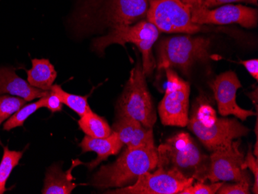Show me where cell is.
Returning a JSON list of instances; mask_svg holds the SVG:
<instances>
[{
	"label": "cell",
	"instance_id": "obj_1",
	"mask_svg": "<svg viewBox=\"0 0 258 194\" xmlns=\"http://www.w3.org/2000/svg\"><path fill=\"white\" fill-rule=\"evenodd\" d=\"M148 0H78L69 24L82 36L132 25L146 17Z\"/></svg>",
	"mask_w": 258,
	"mask_h": 194
},
{
	"label": "cell",
	"instance_id": "obj_2",
	"mask_svg": "<svg viewBox=\"0 0 258 194\" xmlns=\"http://www.w3.org/2000/svg\"><path fill=\"white\" fill-rule=\"evenodd\" d=\"M158 162L155 141L139 147H127L114 163L101 166L93 177L92 185L101 189L124 187L143 173L154 171Z\"/></svg>",
	"mask_w": 258,
	"mask_h": 194
},
{
	"label": "cell",
	"instance_id": "obj_3",
	"mask_svg": "<svg viewBox=\"0 0 258 194\" xmlns=\"http://www.w3.org/2000/svg\"><path fill=\"white\" fill-rule=\"evenodd\" d=\"M157 166L175 169L185 177L204 182L210 172V156L201 151L190 135L181 132L157 148Z\"/></svg>",
	"mask_w": 258,
	"mask_h": 194
},
{
	"label": "cell",
	"instance_id": "obj_4",
	"mask_svg": "<svg viewBox=\"0 0 258 194\" xmlns=\"http://www.w3.org/2000/svg\"><path fill=\"white\" fill-rule=\"evenodd\" d=\"M210 39L190 35L166 37L157 46V69L179 68L188 75L190 68L198 61L210 58Z\"/></svg>",
	"mask_w": 258,
	"mask_h": 194
},
{
	"label": "cell",
	"instance_id": "obj_5",
	"mask_svg": "<svg viewBox=\"0 0 258 194\" xmlns=\"http://www.w3.org/2000/svg\"><path fill=\"white\" fill-rule=\"evenodd\" d=\"M159 31L156 26L149 21L139 22L134 26H121L108 30L106 35L93 40V51L104 53L106 47L111 44L122 45L130 43L136 45L143 55V69L146 76H150L156 67L152 54V47L159 38Z\"/></svg>",
	"mask_w": 258,
	"mask_h": 194
},
{
	"label": "cell",
	"instance_id": "obj_6",
	"mask_svg": "<svg viewBox=\"0 0 258 194\" xmlns=\"http://www.w3.org/2000/svg\"><path fill=\"white\" fill-rule=\"evenodd\" d=\"M118 116L137 120L146 128H152L157 119L152 97L148 89L143 66L138 62L133 70L117 104Z\"/></svg>",
	"mask_w": 258,
	"mask_h": 194
},
{
	"label": "cell",
	"instance_id": "obj_7",
	"mask_svg": "<svg viewBox=\"0 0 258 194\" xmlns=\"http://www.w3.org/2000/svg\"><path fill=\"white\" fill-rule=\"evenodd\" d=\"M187 126L211 152L249 133L248 128L237 119L217 118L214 110L201 115L192 113Z\"/></svg>",
	"mask_w": 258,
	"mask_h": 194
},
{
	"label": "cell",
	"instance_id": "obj_8",
	"mask_svg": "<svg viewBox=\"0 0 258 194\" xmlns=\"http://www.w3.org/2000/svg\"><path fill=\"white\" fill-rule=\"evenodd\" d=\"M147 21L164 33H185L201 31V26L194 24L191 8L181 0H149Z\"/></svg>",
	"mask_w": 258,
	"mask_h": 194
},
{
	"label": "cell",
	"instance_id": "obj_9",
	"mask_svg": "<svg viewBox=\"0 0 258 194\" xmlns=\"http://www.w3.org/2000/svg\"><path fill=\"white\" fill-rule=\"evenodd\" d=\"M167 77L165 95L159 105V114L164 125L185 127L189 121L190 86L172 68L165 70Z\"/></svg>",
	"mask_w": 258,
	"mask_h": 194
},
{
	"label": "cell",
	"instance_id": "obj_10",
	"mask_svg": "<svg viewBox=\"0 0 258 194\" xmlns=\"http://www.w3.org/2000/svg\"><path fill=\"white\" fill-rule=\"evenodd\" d=\"M154 173L146 172L128 186L108 190L111 194H179L194 183V179L185 177L175 169L157 166Z\"/></svg>",
	"mask_w": 258,
	"mask_h": 194
},
{
	"label": "cell",
	"instance_id": "obj_11",
	"mask_svg": "<svg viewBox=\"0 0 258 194\" xmlns=\"http://www.w3.org/2000/svg\"><path fill=\"white\" fill-rule=\"evenodd\" d=\"M240 146V140H237L212 152L207 179L211 182H251L248 171L242 169L244 155Z\"/></svg>",
	"mask_w": 258,
	"mask_h": 194
},
{
	"label": "cell",
	"instance_id": "obj_12",
	"mask_svg": "<svg viewBox=\"0 0 258 194\" xmlns=\"http://www.w3.org/2000/svg\"><path fill=\"white\" fill-rule=\"evenodd\" d=\"M257 10L241 5H227L215 10L202 7L191 10L194 24H238L246 28H253L257 24Z\"/></svg>",
	"mask_w": 258,
	"mask_h": 194
},
{
	"label": "cell",
	"instance_id": "obj_13",
	"mask_svg": "<svg viewBox=\"0 0 258 194\" xmlns=\"http://www.w3.org/2000/svg\"><path fill=\"white\" fill-rule=\"evenodd\" d=\"M210 85L214 91L219 112L222 116L232 115L245 121L248 117L256 115L252 110L243 109L237 105V91L242 85L234 72L220 74Z\"/></svg>",
	"mask_w": 258,
	"mask_h": 194
},
{
	"label": "cell",
	"instance_id": "obj_14",
	"mask_svg": "<svg viewBox=\"0 0 258 194\" xmlns=\"http://www.w3.org/2000/svg\"><path fill=\"white\" fill-rule=\"evenodd\" d=\"M111 130L128 148L139 147L154 141L152 128H146L137 120L128 117L118 116Z\"/></svg>",
	"mask_w": 258,
	"mask_h": 194
},
{
	"label": "cell",
	"instance_id": "obj_15",
	"mask_svg": "<svg viewBox=\"0 0 258 194\" xmlns=\"http://www.w3.org/2000/svg\"><path fill=\"white\" fill-rule=\"evenodd\" d=\"M48 93L49 91L34 88L28 82L20 78L16 74L14 68H0V94H9L31 101Z\"/></svg>",
	"mask_w": 258,
	"mask_h": 194
},
{
	"label": "cell",
	"instance_id": "obj_16",
	"mask_svg": "<svg viewBox=\"0 0 258 194\" xmlns=\"http://www.w3.org/2000/svg\"><path fill=\"white\" fill-rule=\"evenodd\" d=\"M123 146L124 144L122 142L113 132L106 138H93L86 136L80 143L82 153L95 152L98 155L96 159L87 163L86 166L90 170L96 168L101 162L106 160L110 156L118 154Z\"/></svg>",
	"mask_w": 258,
	"mask_h": 194
},
{
	"label": "cell",
	"instance_id": "obj_17",
	"mask_svg": "<svg viewBox=\"0 0 258 194\" xmlns=\"http://www.w3.org/2000/svg\"><path fill=\"white\" fill-rule=\"evenodd\" d=\"M63 172L59 166H50L45 176L43 194H71L77 185L72 182V170Z\"/></svg>",
	"mask_w": 258,
	"mask_h": 194
},
{
	"label": "cell",
	"instance_id": "obj_18",
	"mask_svg": "<svg viewBox=\"0 0 258 194\" xmlns=\"http://www.w3.org/2000/svg\"><path fill=\"white\" fill-rule=\"evenodd\" d=\"M27 73L30 85L43 91H50L57 76L54 67L47 59H33L32 68Z\"/></svg>",
	"mask_w": 258,
	"mask_h": 194
},
{
	"label": "cell",
	"instance_id": "obj_19",
	"mask_svg": "<svg viewBox=\"0 0 258 194\" xmlns=\"http://www.w3.org/2000/svg\"><path fill=\"white\" fill-rule=\"evenodd\" d=\"M78 124L86 136L93 138H106L112 133L108 121L92 111L82 115Z\"/></svg>",
	"mask_w": 258,
	"mask_h": 194
},
{
	"label": "cell",
	"instance_id": "obj_20",
	"mask_svg": "<svg viewBox=\"0 0 258 194\" xmlns=\"http://www.w3.org/2000/svg\"><path fill=\"white\" fill-rule=\"evenodd\" d=\"M50 90L60 98L62 104H64L68 108L73 110L80 117L91 111V108L88 105V96H81L68 93L58 85H52Z\"/></svg>",
	"mask_w": 258,
	"mask_h": 194
},
{
	"label": "cell",
	"instance_id": "obj_21",
	"mask_svg": "<svg viewBox=\"0 0 258 194\" xmlns=\"http://www.w3.org/2000/svg\"><path fill=\"white\" fill-rule=\"evenodd\" d=\"M23 151L10 150L9 148H4V156L0 162V194L7 190L6 183L14 168L19 164L23 157Z\"/></svg>",
	"mask_w": 258,
	"mask_h": 194
},
{
	"label": "cell",
	"instance_id": "obj_22",
	"mask_svg": "<svg viewBox=\"0 0 258 194\" xmlns=\"http://www.w3.org/2000/svg\"><path fill=\"white\" fill-rule=\"evenodd\" d=\"M40 108H42V106L39 100L33 103L23 105L19 111L6 121L4 124V130L6 131H10L13 128L23 126L27 118Z\"/></svg>",
	"mask_w": 258,
	"mask_h": 194
},
{
	"label": "cell",
	"instance_id": "obj_23",
	"mask_svg": "<svg viewBox=\"0 0 258 194\" xmlns=\"http://www.w3.org/2000/svg\"><path fill=\"white\" fill-rule=\"evenodd\" d=\"M27 101L19 97L0 95V118L3 121L10 118Z\"/></svg>",
	"mask_w": 258,
	"mask_h": 194
},
{
	"label": "cell",
	"instance_id": "obj_24",
	"mask_svg": "<svg viewBox=\"0 0 258 194\" xmlns=\"http://www.w3.org/2000/svg\"><path fill=\"white\" fill-rule=\"evenodd\" d=\"M224 184L223 182H212V184H204V182H198L197 184L191 185L181 191L179 194H215L220 186Z\"/></svg>",
	"mask_w": 258,
	"mask_h": 194
},
{
	"label": "cell",
	"instance_id": "obj_25",
	"mask_svg": "<svg viewBox=\"0 0 258 194\" xmlns=\"http://www.w3.org/2000/svg\"><path fill=\"white\" fill-rule=\"evenodd\" d=\"M250 169L252 173L254 176V184L253 186V193H258V162L257 159L255 158L254 155L252 153L251 146H249L248 153L247 156L244 157L243 164H242V169Z\"/></svg>",
	"mask_w": 258,
	"mask_h": 194
},
{
	"label": "cell",
	"instance_id": "obj_26",
	"mask_svg": "<svg viewBox=\"0 0 258 194\" xmlns=\"http://www.w3.org/2000/svg\"><path fill=\"white\" fill-rule=\"evenodd\" d=\"M250 182L240 181L234 184H224L217 190V194H249Z\"/></svg>",
	"mask_w": 258,
	"mask_h": 194
},
{
	"label": "cell",
	"instance_id": "obj_27",
	"mask_svg": "<svg viewBox=\"0 0 258 194\" xmlns=\"http://www.w3.org/2000/svg\"><path fill=\"white\" fill-rule=\"evenodd\" d=\"M39 101L41 104L42 108H46L51 112H58V111H61L63 109V106H62L63 104L60 101V98H58L57 95L51 90L49 91L47 95L40 98Z\"/></svg>",
	"mask_w": 258,
	"mask_h": 194
},
{
	"label": "cell",
	"instance_id": "obj_28",
	"mask_svg": "<svg viewBox=\"0 0 258 194\" xmlns=\"http://www.w3.org/2000/svg\"><path fill=\"white\" fill-rule=\"evenodd\" d=\"M202 2L204 7L207 9L234 2H244L247 3V4L257 5V0H202Z\"/></svg>",
	"mask_w": 258,
	"mask_h": 194
},
{
	"label": "cell",
	"instance_id": "obj_29",
	"mask_svg": "<svg viewBox=\"0 0 258 194\" xmlns=\"http://www.w3.org/2000/svg\"><path fill=\"white\" fill-rule=\"evenodd\" d=\"M240 63L243 64L246 70L256 81L258 80V60L251 59V60H240Z\"/></svg>",
	"mask_w": 258,
	"mask_h": 194
},
{
	"label": "cell",
	"instance_id": "obj_30",
	"mask_svg": "<svg viewBox=\"0 0 258 194\" xmlns=\"http://www.w3.org/2000/svg\"><path fill=\"white\" fill-rule=\"evenodd\" d=\"M184 4L189 6L192 10H197V9H201L204 7L203 5L202 0H181Z\"/></svg>",
	"mask_w": 258,
	"mask_h": 194
},
{
	"label": "cell",
	"instance_id": "obj_31",
	"mask_svg": "<svg viewBox=\"0 0 258 194\" xmlns=\"http://www.w3.org/2000/svg\"><path fill=\"white\" fill-rule=\"evenodd\" d=\"M3 122V120L1 119V118H0V124H1V123Z\"/></svg>",
	"mask_w": 258,
	"mask_h": 194
}]
</instances>
